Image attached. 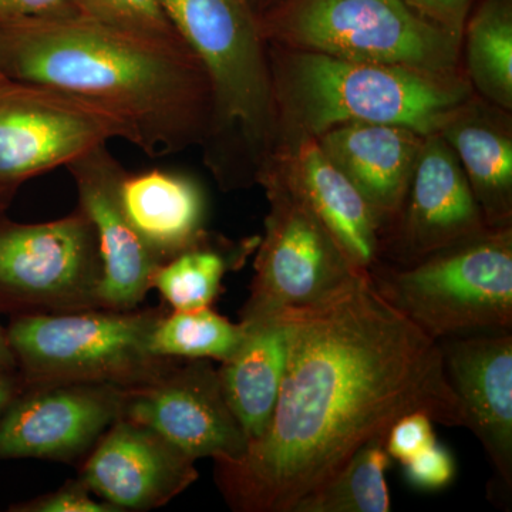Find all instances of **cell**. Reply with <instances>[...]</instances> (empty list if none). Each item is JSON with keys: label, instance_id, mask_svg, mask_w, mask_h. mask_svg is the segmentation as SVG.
<instances>
[{"label": "cell", "instance_id": "cell-1", "mask_svg": "<svg viewBox=\"0 0 512 512\" xmlns=\"http://www.w3.org/2000/svg\"><path fill=\"white\" fill-rule=\"evenodd\" d=\"M288 359L272 419L235 463H215L231 510L293 512L363 444L410 413L464 427L439 343L369 276L318 308L282 313Z\"/></svg>", "mask_w": 512, "mask_h": 512}, {"label": "cell", "instance_id": "cell-2", "mask_svg": "<svg viewBox=\"0 0 512 512\" xmlns=\"http://www.w3.org/2000/svg\"><path fill=\"white\" fill-rule=\"evenodd\" d=\"M0 73L110 114L148 157L201 147L210 128V82L187 43L160 42L93 16L0 20Z\"/></svg>", "mask_w": 512, "mask_h": 512}, {"label": "cell", "instance_id": "cell-3", "mask_svg": "<svg viewBox=\"0 0 512 512\" xmlns=\"http://www.w3.org/2000/svg\"><path fill=\"white\" fill-rule=\"evenodd\" d=\"M207 73L204 164L224 191L258 184L278 141L268 45L248 0H161Z\"/></svg>", "mask_w": 512, "mask_h": 512}, {"label": "cell", "instance_id": "cell-4", "mask_svg": "<svg viewBox=\"0 0 512 512\" xmlns=\"http://www.w3.org/2000/svg\"><path fill=\"white\" fill-rule=\"evenodd\" d=\"M268 45L278 141L319 137L346 123L396 124L437 134L473 94L464 74L441 76Z\"/></svg>", "mask_w": 512, "mask_h": 512}, {"label": "cell", "instance_id": "cell-5", "mask_svg": "<svg viewBox=\"0 0 512 512\" xmlns=\"http://www.w3.org/2000/svg\"><path fill=\"white\" fill-rule=\"evenodd\" d=\"M367 276L436 342L512 330V227L485 229L413 264H377Z\"/></svg>", "mask_w": 512, "mask_h": 512}, {"label": "cell", "instance_id": "cell-6", "mask_svg": "<svg viewBox=\"0 0 512 512\" xmlns=\"http://www.w3.org/2000/svg\"><path fill=\"white\" fill-rule=\"evenodd\" d=\"M163 312L94 308L28 313L6 338L30 386L97 383L130 389L156 380L177 359L154 355L150 336Z\"/></svg>", "mask_w": 512, "mask_h": 512}, {"label": "cell", "instance_id": "cell-7", "mask_svg": "<svg viewBox=\"0 0 512 512\" xmlns=\"http://www.w3.org/2000/svg\"><path fill=\"white\" fill-rule=\"evenodd\" d=\"M259 25L269 45L441 76L464 74L460 40L427 25L402 0H284Z\"/></svg>", "mask_w": 512, "mask_h": 512}, {"label": "cell", "instance_id": "cell-8", "mask_svg": "<svg viewBox=\"0 0 512 512\" xmlns=\"http://www.w3.org/2000/svg\"><path fill=\"white\" fill-rule=\"evenodd\" d=\"M269 204L255 249L254 278L242 323L318 308L367 278L305 201L264 171L258 178Z\"/></svg>", "mask_w": 512, "mask_h": 512}, {"label": "cell", "instance_id": "cell-9", "mask_svg": "<svg viewBox=\"0 0 512 512\" xmlns=\"http://www.w3.org/2000/svg\"><path fill=\"white\" fill-rule=\"evenodd\" d=\"M100 281L99 241L80 208L43 224L0 218L2 303L28 313L100 308Z\"/></svg>", "mask_w": 512, "mask_h": 512}, {"label": "cell", "instance_id": "cell-10", "mask_svg": "<svg viewBox=\"0 0 512 512\" xmlns=\"http://www.w3.org/2000/svg\"><path fill=\"white\" fill-rule=\"evenodd\" d=\"M113 140L130 143L119 120L39 84L0 79V188L67 167Z\"/></svg>", "mask_w": 512, "mask_h": 512}, {"label": "cell", "instance_id": "cell-11", "mask_svg": "<svg viewBox=\"0 0 512 512\" xmlns=\"http://www.w3.org/2000/svg\"><path fill=\"white\" fill-rule=\"evenodd\" d=\"M120 417L153 430L194 461L235 463L248 450L211 360H175L153 382L124 389Z\"/></svg>", "mask_w": 512, "mask_h": 512}, {"label": "cell", "instance_id": "cell-12", "mask_svg": "<svg viewBox=\"0 0 512 512\" xmlns=\"http://www.w3.org/2000/svg\"><path fill=\"white\" fill-rule=\"evenodd\" d=\"M488 229L446 140L424 138L409 190L380 244L379 264L407 265Z\"/></svg>", "mask_w": 512, "mask_h": 512}, {"label": "cell", "instance_id": "cell-13", "mask_svg": "<svg viewBox=\"0 0 512 512\" xmlns=\"http://www.w3.org/2000/svg\"><path fill=\"white\" fill-rule=\"evenodd\" d=\"M123 390L97 383L33 386L0 419V460L83 457L119 419Z\"/></svg>", "mask_w": 512, "mask_h": 512}, {"label": "cell", "instance_id": "cell-14", "mask_svg": "<svg viewBox=\"0 0 512 512\" xmlns=\"http://www.w3.org/2000/svg\"><path fill=\"white\" fill-rule=\"evenodd\" d=\"M448 386L464 427L483 446L494 471L495 500L511 505L512 330L439 340Z\"/></svg>", "mask_w": 512, "mask_h": 512}, {"label": "cell", "instance_id": "cell-15", "mask_svg": "<svg viewBox=\"0 0 512 512\" xmlns=\"http://www.w3.org/2000/svg\"><path fill=\"white\" fill-rule=\"evenodd\" d=\"M197 480L192 458L153 430L119 417L90 450L79 481L120 512L163 507Z\"/></svg>", "mask_w": 512, "mask_h": 512}, {"label": "cell", "instance_id": "cell-16", "mask_svg": "<svg viewBox=\"0 0 512 512\" xmlns=\"http://www.w3.org/2000/svg\"><path fill=\"white\" fill-rule=\"evenodd\" d=\"M79 194V208L96 231L101 258L100 308L130 311L146 298L161 265L131 227L120 200L124 168L107 146L67 165Z\"/></svg>", "mask_w": 512, "mask_h": 512}, {"label": "cell", "instance_id": "cell-17", "mask_svg": "<svg viewBox=\"0 0 512 512\" xmlns=\"http://www.w3.org/2000/svg\"><path fill=\"white\" fill-rule=\"evenodd\" d=\"M264 171L275 174L308 204L357 271L367 275L379 264L382 228L365 198L323 153L316 138L279 144Z\"/></svg>", "mask_w": 512, "mask_h": 512}, {"label": "cell", "instance_id": "cell-18", "mask_svg": "<svg viewBox=\"0 0 512 512\" xmlns=\"http://www.w3.org/2000/svg\"><path fill=\"white\" fill-rule=\"evenodd\" d=\"M424 138L419 131L396 124L346 123L316 140L365 198L383 237L402 208Z\"/></svg>", "mask_w": 512, "mask_h": 512}, {"label": "cell", "instance_id": "cell-19", "mask_svg": "<svg viewBox=\"0 0 512 512\" xmlns=\"http://www.w3.org/2000/svg\"><path fill=\"white\" fill-rule=\"evenodd\" d=\"M439 134L456 154L485 225L512 227V111L473 92Z\"/></svg>", "mask_w": 512, "mask_h": 512}, {"label": "cell", "instance_id": "cell-20", "mask_svg": "<svg viewBox=\"0 0 512 512\" xmlns=\"http://www.w3.org/2000/svg\"><path fill=\"white\" fill-rule=\"evenodd\" d=\"M120 200L131 227L160 264L207 234V197L191 175L161 168L124 171Z\"/></svg>", "mask_w": 512, "mask_h": 512}, {"label": "cell", "instance_id": "cell-21", "mask_svg": "<svg viewBox=\"0 0 512 512\" xmlns=\"http://www.w3.org/2000/svg\"><path fill=\"white\" fill-rule=\"evenodd\" d=\"M244 325L247 336L221 363L218 376L229 409L252 443L274 414L288 359V329L282 316Z\"/></svg>", "mask_w": 512, "mask_h": 512}, {"label": "cell", "instance_id": "cell-22", "mask_svg": "<svg viewBox=\"0 0 512 512\" xmlns=\"http://www.w3.org/2000/svg\"><path fill=\"white\" fill-rule=\"evenodd\" d=\"M259 237L234 242L207 234L190 248L158 265L151 279L173 311L211 306L229 271L241 268L258 247Z\"/></svg>", "mask_w": 512, "mask_h": 512}, {"label": "cell", "instance_id": "cell-23", "mask_svg": "<svg viewBox=\"0 0 512 512\" xmlns=\"http://www.w3.org/2000/svg\"><path fill=\"white\" fill-rule=\"evenodd\" d=\"M461 62L471 89L512 111V0H480L461 39Z\"/></svg>", "mask_w": 512, "mask_h": 512}, {"label": "cell", "instance_id": "cell-24", "mask_svg": "<svg viewBox=\"0 0 512 512\" xmlns=\"http://www.w3.org/2000/svg\"><path fill=\"white\" fill-rule=\"evenodd\" d=\"M387 431L377 434L350 457L328 484L296 505L293 512H389L392 510L386 471Z\"/></svg>", "mask_w": 512, "mask_h": 512}, {"label": "cell", "instance_id": "cell-25", "mask_svg": "<svg viewBox=\"0 0 512 512\" xmlns=\"http://www.w3.org/2000/svg\"><path fill=\"white\" fill-rule=\"evenodd\" d=\"M247 336L244 323L231 320L207 308L173 311L161 315L150 336L156 356L177 360H218L224 362L237 352Z\"/></svg>", "mask_w": 512, "mask_h": 512}, {"label": "cell", "instance_id": "cell-26", "mask_svg": "<svg viewBox=\"0 0 512 512\" xmlns=\"http://www.w3.org/2000/svg\"><path fill=\"white\" fill-rule=\"evenodd\" d=\"M90 15L160 42L187 43L161 0H90Z\"/></svg>", "mask_w": 512, "mask_h": 512}, {"label": "cell", "instance_id": "cell-27", "mask_svg": "<svg viewBox=\"0 0 512 512\" xmlns=\"http://www.w3.org/2000/svg\"><path fill=\"white\" fill-rule=\"evenodd\" d=\"M403 471L406 480L419 490H443L456 477V461L450 451L436 441L403 463Z\"/></svg>", "mask_w": 512, "mask_h": 512}, {"label": "cell", "instance_id": "cell-28", "mask_svg": "<svg viewBox=\"0 0 512 512\" xmlns=\"http://www.w3.org/2000/svg\"><path fill=\"white\" fill-rule=\"evenodd\" d=\"M436 441L433 420L426 413L416 412L394 421L387 430L384 446L392 460L403 464Z\"/></svg>", "mask_w": 512, "mask_h": 512}, {"label": "cell", "instance_id": "cell-29", "mask_svg": "<svg viewBox=\"0 0 512 512\" xmlns=\"http://www.w3.org/2000/svg\"><path fill=\"white\" fill-rule=\"evenodd\" d=\"M92 491L82 483L64 485L55 493L30 500L28 503L13 505L18 512H119L106 501L92 497Z\"/></svg>", "mask_w": 512, "mask_h": 512}, {"label": "cell", "instance_id": "cell-30", "mask_svg": "<svg viewBox=\"0 0 512 512\" xmlns=\"http://www.w3.org/2000/svg\"><path fill=\"white\" fill-rule=\"evenodd\" d=\"M90 16L83 0H0L2 22L66 20Z\"/></svg>", "mask_w": 512, "mask_h": 512}, {"label": "cell", "instance_id": "cell-31", "mask_svg": "<svg viewBox=\"0 0 512 512\" xmlns=\"http://www.w3.org/2000/svg\"><path fill=\"white\" fill-rule=\"evenodd\" d=\"M404 6L427 25L463 39L464 26L476 0H402Z\"/></svg>", "mask_w": 512, "mask_h": 512}, {"label": "cell", "instance_id": "cell-32", "mask_svg": "<svg viewBox=\"0 0 512 512\" xmlns=\"http://www.w3.org/2000/svg\"><path fill=\"white\" fill-rule=\"evenodd\" d=\"M8 370H0V419L10 406V403L16 399L18 393V386L15 380L8 376Z\"/></svg>", "mask_w": 512, "mask_h": 512}, {"label": "cell", "instance_id": "cell-33", "mask_svg": "<svg viewBox=\"0 0 512 512\" xmlns=\"http://www.w3.org/2000/svg\"><path fill=\"white\" fill-rule=\"evenodd\" d=\"M16 366L15 355L6 338V333L0 332V370H10Z\"/></svg>", "mask_w": 512, "mask_h": 512}, {"label": "cell", "instance_id": "cell-34", "mask_svg": "<svg viewBox=\"0 0 512 512\" xmlns=\"http://www.w3.org/2000/svg\"><path fill=\"white\" fill-rule=\"evenodd\" d=\"M249 5L252 6L258 18H261L262 15H265L269 10L274 9L275 6H278L279 3L284 2V0H248Z\"/></svg>", "mask_w": 512, "mask_h": 512}, {"label": "cell", "instance_id": "cell-35", "mask_svg": "<svg viewBox=\"0 0 512 512\" xmlns=\"http://www.w3.org/2000/svg\"><path fill=\"white\" fill-rule=\"evenodd\" d=\"M15 188H0V215L15 197Z\"/></svg>", "mask_w": 512, "mask_h": 512}, {"label": "cell", "instance_id": "cell-36", "mask_svg": "<svg viewBox=\"0 0 512 512\" xmlns=\"http://www.w3.org/2000/svg\"><path fill=\"white\" fill-rule=\"evenodd\" d=\"M84 6H86L87 12L90 15V0H83Z\"/></svg>", "mask_w": 512, "mask_h": 512}, {"label": "cell", "instance_id": "cell-37", "mask_svg": "<svg viewBox=\"0 0 512 512\" xmlns=\"http://www.w3.org/2000/svg\"><path fill=\"white\" fill-rule=\"evenodd\" d=\"M2 77H3V76H2V73H0V79H2Z\"/></svg>", "mask_w": 512, "mask_h": 512}]
</instances>
